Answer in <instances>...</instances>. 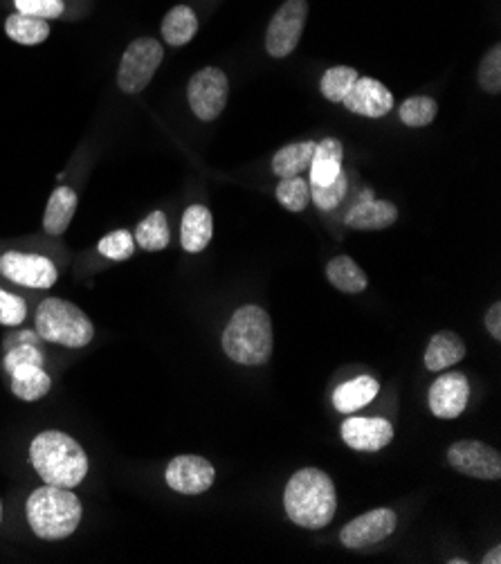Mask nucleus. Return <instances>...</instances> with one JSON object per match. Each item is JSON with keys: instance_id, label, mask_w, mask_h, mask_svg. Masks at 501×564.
<instances>
[{"instance_id": "obj_1", "label": "nucleus", "mask_w": 501, "mask_h": 564, "mask_svg": "<svg viewBox=\"0 0 501 564\" xmlns=\"http://www.w3.org/2000/svg\"><path fill=\"white\" fill-rule=\"evenodd\" d=\"M284 508L290 522L308 531L329 526L337 511L333 479L320 468L297 470L284 490Z\"/></svg>"}, {"instance_id": "obj_2", "label": "nucleus", "mask_w": 501, "mask_h": 564, "mask_svg": "<svg viewBox=\"0 0 501 564\" xmlns=\"http://www.w3.org/2000/svg\"><path fill=\"white\" fill-rule=\"evenodd\" d=\"M30 461L45 484L77 488L88 475V457L70 434L45 430L36 434L30 445Z\"/></svg>"}, {"instance_id": "obj_3", "label": "nucleus", "mask_w": 501, "mask_h": 564, "mask_svg": "<svg viewBox=\"0 0 501 564\" xmlns=\"http://www.w3.org/2000/svg\"><path fill=\"white\" fill-rule=\"evenodd\" d=\"M223 351L236 365L261 367L272 358L275 333L270 315L261 306H241L230 317L223 331Z\"/></svg>"}, {"instance_id": "obj_4", "label": "nucleus", "mask_w": 501, "mask_h": 564, "mask_svg": "<svg viewBox=\"0 0 501 564\" xmlns=\"http://www.w3.org/2000/svg\"><path fill=\"white\" fill-rule=\"evenodd\" d=\"M25 513L36 538L57 542L79 529L84 508L70 488L45 484L27 497Z\"/></svg>"}, {"instance_id": "obj_5", "label": "nucleus", "mask_w": 501, "mask_h": 564, "mask_svg": "<svg viewBox=\"0 0 501 564\" xmlns=\"http://www.w3.org/2000/svg\"><path fill=\"white\" fill-rule=\"evenodd\" d=\"M36 335L66 349H81L93 342L95 326L77 304L48 297L36 308Z\"/></svg>"}, {"instance_id": "obj_6", "label": "nucleus", "mask_w": 501, "mask_h": 564, "mask_svg": "<svg viewBox=\"0 0 501 564\" xmlns=\"http://www.w3.org/2000/svg\"><path fill=\"white\" fill-rule=\"evenodd\" d=\"M162 59H165V50H162L160 41L149 39V36L135 39L129 48L124 50L120 70H117V86H120L122 93H142V90L151 84Z\"/></svg>"}, {"instance_id": "obj_7", "label": "nucleus", "mask_w": 501, "mask_h": 564, "mask_svg": "<svg viewBox=\"0 0 501 564\" xmlns=\"http://www.w3.org/2000/svg\"><path fill=\"white\" fill-rule=\"evenodd\" d=\"M227 95H230V84L221 68H203L189 79L187 99L198 120H218L225 111Z\"/></svg>"}, {"instance_id": "obj_8", "label": "nucleus", "mask_w": 501, "mask_h": 564, "mask_svg": "<svg viewBox=\"0 0 501 564\" xmlns=\"http://www.w3.org/2000/svg\"><path fill=\"white\" fill-rule=\"evenodd\" d=\"M308 18L306 0H286L272 16L266 32V50L270 57L284 59L295 52L299 39H302Z\"/></svg>"}, {"instance_id": "obj_9", "label": "nucleus", "mask_w": 501, "mask_h": 564, "mask_svg": "<svg viewBox=\"0 0 501 564\" xmlns=\"http://www.w3.org/2000/svg\"><path fill=\"white\" fill-rule=\"evenodd\" d=\"M0 275L14 281L18 286L45 290L52 288L59 279V270L43 254L27 252H5L0 257Z\"/></svg>"}, {"instance_id": "obj_10", "label": "nucleus", "mask_w": 501, "mask_h": 564, "mask_svg": "<svg viewBox=\"0 0 501 564\" xmlns=\"http://www.w3.org/2000/svg\"><path fill=\"white\" fill-rule=\"evenodd\" d=\"M450 466L472 479L495 481L501 477V457L481 441H459L448 450Z\"/></svg>"}, {"instance_id": "obj_11", "label": "nucleus", "mask_w": 501, "mask_h": 564, "mask_svg": "<svg viewBox=\"0 0 501 564\" xmlns=\"http://www.w3.org/2000/svg\"><path fill=\"white\" fill-rule=\"evenodd\" d=\"M165 479L173 493L203 495L212 488L216 470L205 457H198V454H180V457L169 461Z\"/></svg>"}, {"instance_id": "obj_12", "label": "nucleus", "mask_w": 501, "mask_h": 564, "mask_svg": "<svg viewBox=\"0 0 501 564\" xmlns=\"http://www.w3.org/2000/svg\"><path fill=\"white\" fill-rule=\"evenodd\" d=\"M398 526V515L391 508H376L360 517H355L349 524H344L340 531V540L346 549H364L371 544L387 540Z\"/></svg>"}, {"instance_id": "obj_13", "label": "nucleus", "mask_w": 501, "mask_h": 564, "mask_svg": "<svg viewBox=\"0 0 501 564\" xmlns=\"http://www.w3.org/2000/svg\"><path fill=\"white\" fill-rule=\"evenodd\" d=\"M394 439V425L380 416H351L342 423V441L355 452H378Z\"/></svg>"}, {"instance_id": "obj_14", "label": "nucleus", "mask_w": 501, "mask_h": 564, "mask_svg": "<svg viewBox=\"0 0 501 564\" xmlns=\"http://www.w3.org/2000/svg\"><path fill=\"white\" fill-rule=\"evenodd\" d=\"M470 400V380L459 374V371H452V374H443L432 382L430 394H427V403L434 416L445 418V421H452V418H459L463 414V409L468 407Z\"/></svg>"}, {"instance_id": "obj_15", "label": "nucleus", "mask_w": 501, "mask_h": 564, "mask_svg": "<svg viewBox=\"0 0 501 564\" xmlns=\"http://www.w3.org/2000/svg\"><path fill=\"white\" fill-rule=\"evenodd\" d=\"M342 104L346 111L353 115L378 120V117L389 115L391 108H394V95H391V90L385 84H380L378 79L358 77L353 88L342 99Z\"/></svg>"}, {"instance_id": "obj_16", "label": "nucleus", "mask_w": 501, "mask_h": 564, "mask_svg": "<svg viewBox=\"0 0 501 564\" xmlns=\"http://www.w3.org/2000/svg\"><path fill=\"white\" fill-rule=\"evenodd\" d=\"M214 234V218L205 205H189L180 221V245L189 254L203 252Z\"/></svg>"}, {"instance_id": "obj_17", "label": "nucleus", "mask_w": 501, "mask_h": 564, "mask_svg": "<svg viewBox=\"0 0 501 564\" xmlns=\"http://www.w3.org/2000/svg\"><path fill=\"white\" fill-rule=\"evenodd\" d=\"M396 218L398 209L394 203L382 198H369L353 205L349 214H346L344 223L353 227V230H385V227L396 223Z\"/></svg>"}, {"instance_id": "obj_18", "label": "nucleus", "mask_w": 501, "mask_h": 564, "mask_svg": "<svg viewBox=\"0 0 501 564\" xmlns=\"http://www.w3.org/2000/svg\"><path fill=\"white\" fill-rule=\"evenodd\" d=\"M380 382L371 376H358L349 382H342L333 391V405L340 414H355L358 409L367 407L378 396Z\"/></svg>"}, {"instance_id": "obj_19", "label": "nucleus", "mask_w": 501, "mask_h": 564, "mask_svg": "<svg viewBox=\"0 0 501 564\" xmlns=\"http://www.w3.org/2000/svg\"><path fill=\"white\" fill-rule=\"evenodd\" d=\"M466 358V344L452 331H441L427 344L425 367L427 371H443Z\"/></svg>"}, {"instance_id": "obj_20", "label": "nucleus", "mask_w": 501, "mask_h": 564, "mask_svg": "<svg viewBox=\"0 0 501 564\" xmlns=\"http://www.w3.org/2000/svg\"><path fill=\"white\" fill-rule=\"evenodd\" d=\"M344 147L340 140L326 138L315 144V153L311 160V185H329L342 174Z\"/></svg>"}, {"instance_id": "obj_21", "label": "nucleus", "mask_w": 501, "mask_h": 564, "mask_svg": "<svg viewBox=\"0 0 501 564\" xmlns=\"http://www.w3.org/2000/svg\"><path fill=\"white\" fill-rule=\"evenodd\" d=\"M77 212V194L70 187L61 185L52 191V196L48 200V207H45L43 216V230L50 236H61L68 230V225L72 221V216Z\"/></svg>"}, {"instance_id": "obj_22", "label": "nucleus", "mask_w": 501, "mask_h": 564, "mask_svg": "<svg viewBox=\"0 0 501 564\" xmlns=\"http://www.w3.org/2000/svg\"><path fill=\"white\" fill-rule=\"evenodd\" d=\"M315 144L317 142L311 140L286 144V147L279 149L275 153V158H272V174L279 176L281 180L302 174V171L311 167Z\"/></svg>"}, {"instance_id": "obj_23", "label": "nucleus", "mask_w": 501, "mask_h": 564, "mask_svg": "<svg viewBox=\"0 0 501 564\" xmlns=\"http://www.w3.org/2000/svg\"><path fill=\"white\" fill-rule=\"evenodd\" d=\"M9 378H12V394L25 400V403H34V400L43 398L52 389L50 376L45 374L43 367L36 365L18 367L9 374Z\"/></svg>"}, {"instance_id": "obj_24", "label": "nucleus", "mask_w": 501, "mask_h": 564, "mask_svg": "<svg viewBox=\"0 0 501 564\" xmlns=\"http://www.w3.org/2000/svg\"><path fill=\"white\" fill-rule=\"evenodd\" d=\"M326 277H329V281L337 290L349 295H358L369 286L367 272H364L351 257H344V254L329 261V266H326Z\"/></svg>"}, {"instance_id": "obj_25", "label": "nucleus", "mask_w": 501, "mask_h": 564, "mask_svg": "<svg viewBox=\"0 0 501 564\" xmlns=\"http://www.w3.org/2000/svg\"><path fill=\"white\" fill-rule=\"evenodd\" d=\"M198 32V16L187 5H176L162 21V36L173 48L187 45Z\"/></svg>"}, {"instance_id": "obj_26", "label": "nucleus", "mask_w": 501, "mask_h": 564, "mask_svg": "<svg viewBox=\"0 0 501 564\" xmlns=\"http://www.w3.org/2000/svg\"><path fill=\"white\" fill-rule=\"evenodd\" d=\"M5 32L14 43L39 45L50 36V25L48 21H43V18H34L16 12L5 21Z\"/></svg>"}, {"instance_id": "obj_27", "label": "nucleus", "mask_w": 501, "mask_h": 564, "mask_svg": "<svg viewBox=\"0 0 501 564\" xmlns=\"http://www.w3.org/2000/svg\"><path fill=\"white\" fill-rule=\"evenodd\" d=\"M133 239H135V243L140 245L142 250H147V252L165 250L167 245H169V241H171L167 214L165 212H151L138 225V230H135Z\"/></svg>"}, {"instance_id": "obj_28", "label": "nucleus", "mask_w": 501, "mask_h": 564, "mask_svg": "<svg viewBox=\"0 0 501 564\" xmlns=\"http://www.w3.org/2000/svg\"><path fill=\"white\" fill-rule=\"evenodd\" d=\"M436 113H439V104L425 95L409 97L398 108L400 122L409 126V129H421V126L432 124L436 120Z\"/></svg>"}, {"instance_id": "obj_29", "label": "nucleus", "mask_w": 501, "mask_h": 564, "mask_svg": "<svg viewBox=\"0 0 501 564\" xmlns=\"http://www.w3.org/2000/svg\"><path fill=\"white\" fill-rule=\"evenodd\" d=\"M358 70L349 68V66H335L329 68L322 75L320 81V90L322 95L329 99L333 104H342V99L346 97V93L353 88L355 81H358Z\"/></svg>"}, {"instance_id": "obj_30", "label": "nucleus", "mask_w": 501, "mask_h": 564, "mask_svg": "<svg viewBox=\"0 0 501 564\" xmlns=\"http://www.w3.org/2000/svg\"><path fill=\"white\" fill-rule=\"evenodd\" d=\"M277 200L288 209V212H304L308 207V200H311L308 180L299 176L284 178L277 187Z\"/></svg>"}, {"instance_id": "obj_31", "label": "nucleus", "mask_w": 501, "mask_h": 564, "mask_svg": "<svg viewBox=\"0 0 501 564\" xmlns=\"http://www.w3.org/2000/svg\"><path fill=\"white\" fill-rule=\"evenodd\" d=\"M97 250L99 254H104V257L111 261H126L133 257L135 239L129 230H115L111 234H106L104 239L99 241Z\"/></svg>"}, {"instance_id": "obj_32", "label": "nucleus", "mask_w": 501, "mask_h": 564, "mask_svg": "<svg viewBox=\"0 0 501 564\" xmlns=\"http://www.w3.org/2000/svg\"><path fill=\"white\" fill-rule=\"evenodd\" d=\"M308 189H311L313 203L320 209H324V212H329V209H335L344 200L346 189H349V180H346L344 171H342V174L337 176L333 183H329V185H311V183H308Z\"/></svg>"}, {"instance_id": "obj_33", "label": "nucleus", "mask_w": 501, "mask_h": 564, "mask_svg": "<svg viewBox=\"0 0 501 564\" xmlns=\"http://www.w3.org/2000/svg\"><path fill=\"white\" fill-rule=\"evenodd\" d=\"M479 86L484 93L497 95L501 90V45H493L481 59L479 66Z\"/></svg>"}, {"instance_id": "obj_34", "label": "nucleus", "mask_w": 501, "mask_h": 564, "mask_svg": "<svg viewBox=\"0 0 501 564\" xmlns=\"http://www.w3.org/2000/svg\"><path fill=\"white\" fill-rule=\"evenodd\" d=\"M25 365L43 367V353L39 351L36 344H18V347H12V349L5 351L3 369L7 371V374H12L14 369L25 367Z\"/></svg>"}, {"instance_id": "obj_35", "label": "nucleus", "mask_w": 501, "mask_h": 564, "mask_svg": "<svg viewBox=\"0 0 501 564\" xmlns=\"http://www.w3.org/2000/svg\"><path fill=\"white\" fill-rule=\"evenodd\" d=\"M16 12L34 18H43V21H50V18H59L66 9L63 0H14Z\"/></svg>"}, {"instance_id": "obj_36", "label": "nucleus", "mask_w": 501, "mask_h": 564, "mask_svg": "<svg viewBox=\"0 0 501 564\" xmlns=\"http://www.w3.org/2000/svg\"><path fill=\"white\" fill-rule=\"evenodd\" d=\"M27 317V304L23 297L9 295L0 288V324L3 326H21Z\"/></svg>"}, {"instance_id": "obj_37", "label": "nucleus", "mask_w": 501, "mask_h": 564, "mask_svg": "<svg viewBox=\"0 0 501 564\" xmlns=\"http://www.w3.org/2000/svg\"><path fill=\"white\" fill-rule=\"evenodd\" d=\"M486 329L488 333L493 335V340H501V304L495 302L493 306L488 308V315H486Z\"/></svg>"}, {"instance_id": "obj_38", "label": "nucleus", "mask_w": 501, "mask_h": 564, "mask_svg": "<svg viewBox=\"0 0 501 564\" xmlns=\"http://www.w3.org/2000/svg\"><path fill=\"white\" fill-rule=\"evenodd\" d=\"M36 333H30V331H21V333H12L9 338L5 340L3 344V349H12V347H18V344H36Z\"/></svg>"}, {"instance_id": "obj_39", "label": "nucleus", "mask_w": 501, "mask_h": 564, "mask_svg": "<svg viewBox=\"0 0 501 564\" xmlns=\"http://www.w3.org/2000/svg\"><path fill=\"white\" fill-rule=\"evenodd\" d=\"M484 564H501V547L497 544V547L490 551V553H486L484 556V560H481Z\"/></svg>"}, {"instance_id": "obj_40", "label": "nucleus", "mask_w": 501, "mask_h": 564, "mask_svg": "<svg viewBox=\"0 0 501 564\" xmlns=\"http://www.w3.org/2000/svg\"><path fill=\"white\" fill-rule=\"evenodd\" d=\"M468 560H461V558H454V560H450V564H466Z\"/></svg>"}, {"instance_id": "obj_41", "label": "nucleus", "mask_w": 501, "mask_h": 564, "mask_svg": "<svg viewBox=\"0 0 501 564\" xmlns=\"http://www.w3.org/2000/svg\"><path fill=\"white\" fill-rule=\"evenodd\" d=\"M0 524H3V504H0Z\"/></svg>"}]
</instances>
